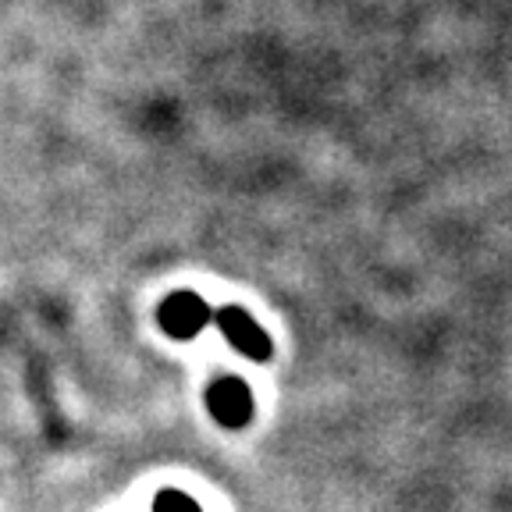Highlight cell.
<instances>
[{"label": "cell", "instance_id": "obj_1", "mask_svg": "<svg viewBox=\"0 0 512 512\" xmlns=\"http://www.w3.org/2000/svg\"><path fill=\"white\" fill-rule=\"evenodd\" d=\"M210 324H217L224 342H232V349L242 352L246 360L267 363L274 356L271 335H267V331L256 324V317H249L242 306H221V310H214V320H210Z\"/></svg>", "mask_w": 512, "mask_h": 512}, {"label": "cell", "instance_id": "obj_2", "mask_svg": "<svg viewBox=\"0 0 512 512\" xmlns=\"http://www.w3.org/2000/svg\"><path fill=\"white\" fill-rule=\"evenodd\" d=\"M214 320V310L207 306V299L182 288V292H171L164 303L157 306V324L164 335H171L175 342H189Z\"/></svg>", "mask_w": 512, "mask_h": 512}, {"label": "cell", "instance_id": "obj_3", "mask_svg": "<svg viewBox=\"0 0 512 512\" xmlns=\"http://www.w3.org/2000/svg\"><path fill=\"white\" fill-rule=\"evenodd\" d=\"M207 409L224 431H242L253 420V392L235 374H221L207 384Z\"/></svg>", "mask_w": 512, "mask_h": 512}, {"label": "cell", "instance_id": "obj_4", "mask_svg": "<svg viewBox=\"0 0 512 512\" xmlns=\"http://www.w3.org/2000/svg\"><path fill=\"white\" fill-rule=\"evenodd\" d=\"M153 512H203L200 502L192 495H185V491L178 488H164L157 491V498H153Z\"/></svg>", "mask_w": 512, "mask_h": 512}]
</instances>
